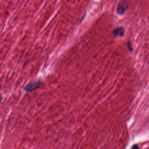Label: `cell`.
<instances>
[{
  "mask_svg": "<svg viewBox=\"0 0 149 149\" xmlns=\"http://www.w3.org/2000/svg\"><path fill=\"white\" fill-rule=\"evenodd\" d=\"M132 148H139V146L136 144V145H134Z\"/></svg>",
  "mask_w": 149,
  "mask_h": 149,
  "instance_id": "5",
  "label": "cell"
},
{
  "mask_svg": "<svg viewBox=\"0 0 149 149\" xmlns=\"http://www.w3.org/2000/svg\"><path fill=\"white\" fill-rule=\"evenodd\" d=\"M41 83L40 80H34L33 81H31V83H29L25 87H24V90L27 91V92H30V91H32L37 88H38V87L40 86Z\"/></svg>",
  "mask_w": 149,
  "mask_h": 149,
  "instance_id": "2",
  "label": "cell"
},
{
  "mask_svg": "<svg viewBox=\"0 0 149 149\" xmlns=\"http://www.w3.org/2000/svg\"><path fill=\"white\" fill-rule=\"evenodd\" d=\"M115 37H122L125 34V30L123 27H117L113 30L112 32Z\"/></svg>",
  "mask_w": 149,
  "mask_h": 149,
  "instance_id": "3",
  "label": "cell"
},
{
  "mask_svg": "<svg viewBox=\"0 0 149 149\" xmlns=\"http://www.w3.org/2000/svg\"><path fill=\"white\" fill-rule=\"evenodd\" d=\"M127 47L129 48V49L131 51H132L133 50V48H132V45H131V42L130 41H128L127 42Z\"/></svg>",
  "mask_w": 149,
  "mask_h": 149,
  "instance_id": "4",
  "label": "cell"
},
{
  "mask_svg": "<svg viewBox=\"0 0 149 149\" xmlns=\"http://www.w3.org/2000/svg\"><path fill=\"white\" fill-rule=\"evenodd\" d=\"M129 6V3L126 1H122L119 2L117 7V13L119 15H123Z\"/></svg>",
  "mask_w": 149,
  "mask_h": 149,
  "instance_id": "1",
  "label": "cell"
}]
</instances>
